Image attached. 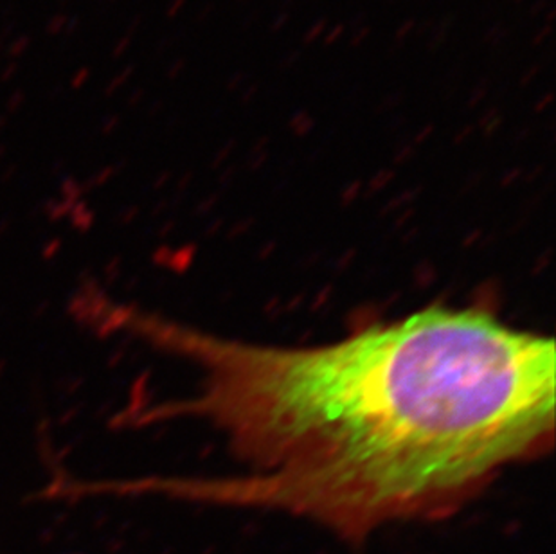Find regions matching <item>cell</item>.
I'll use <instances>...</instances> for the list:
<instances>
[{
	"instance_id": "cell-1",
	"label": "cell",
	"mask_w": 556,
	"mask_h": 554,
	"mask_svg": "<svg viewBox=\"0 0 556 554\" xmlns=\"http://www.w3.org/2000/svg\"><path fill=\"white\" fill-rule=\"evenodd\" d=\"M111 323L199 367V394L157 414L207 419L248 468L98 493L287 513L358 544L389 524L451 517L555 444V340L484 306L434 304L308 348L125 306Z\"/></svg>"
},
{
	"instance_id": "cell-2",
	"label": "cell",
	"mask_w": 556,
	"mask_h": 554,
	"mask_svg": "<svg viewBox=\"0 0 556 554\" xmlns=\"http://www.w3.org/2000/svg\"><path fill=\"white\" fill-rule=\"evenodd\" d=\"M456 13H448V15L443 16L441 21L435 22L434 29H432L431 35H429V40H427V53H440L441 49L445 48V43L448 42L452 29L456 27Z\"/></svg>"
},
{
	"instance_id": "cell-3",
	"label": "cell",
	"mask_w": 556,
	"mask_h": 554,
	"mask_svg": "<svg viewBox=\"0 0 556 554\" xmlns=\"http://www.w3.org/2000/svg\"><path fill=\"white\" fill-rule=\"evenodd\" d=\"M509 33H511V27L506 26L503 21H495L494 24H490L486 27V32L483 35V43L489 46L492 51H497L508 40Z\"/></svg>"
},
{
	"instance_id": "cell-4",
	"label": "cell",
	"mask_w": 556,
	"mask_h": 554,
	"mask_svg": "<svg viewBox=\"0 0 556 554\" xmlns=\"http://www.w3.org/2000/svg\"><path fill=\"white\" fill-rule=\"evenodd\" d=\"M490 90H492V79L486 78V76L479 78L476 85H473L468 100L463 105V112L476 111L478 106L483 105L484 100L489 98Z\"/></svg>"
},
{
	"instance_id": "cell-5",
	"label": "cell",
	"mask_w": 556,
	"mask_h": 554,
	"mask_svg": "<svg viewBox=\"0 0 556 554\" xmlns=\"http://www.w3.org/2000/svg\"><path fill=\"white\" fill-rule=\"evenodd\" d=\"M415 27L416 18H405V21L396 27L393 43H391V48H389V54H391V56H396V54L405 48V43L409 42V38L413 37V33H415Z\"/></svg>"
},
{
	"instance_id": "cell-6",
	"label": "cell",
	"mask_w": 556,
	"mask_h": 554,
	"mask_svg": "<svg viewBox=\"0 0 556 554\" xmlns=\"http://www.w3.org/2000/svg\"><path fill=\"white\" fill-rule=\"evenodd\" d=\"M289 128L295 137H306L315 128V117L308 111H298L289 119Z\"/></svg>"
},
{
	"instance_id": "cell-7",
	"label": "cell",
	"mask_w": 556,
	"mask_h": 554,
	"mask_svg": "<svg viewBox=\"0 0 556 554\" xmlns=\"http://www.w3.org/2000/svg\"><path fill=\"white\" fill-rule=\"evenodd\" d=\"M405 101V90L396 89L393 92H389V95L383 96L382 100L378 101L375 109H372V114L375 115H383L388 114V112L396 111L399 106H402V103Z\"/></svg>"
},
{
	"instance_id": "cell-8",
	"label": "cell",
	"mask_w": 556,
	"mask_h": 554,
	"mask_svg": "<svg viewBox=\"0 0 556 554\" xmlns=\"http://www.w3.org/2000/svg\"><path fill=\"white\" fill-rule=\"evenodd\" d=\"M328 16H320L317 21L312 24V26L306 29L305 35L301 38V43H303V48H309L312 43L317 42L323 35H325L326 29H328Z\"/></svg>"
},
{
	"instance_id": "cell-9",
	"label": "cell",
	"mask_w": 556,
	"mask_h": 554,
	"mask_svg": "<svg viewBox=\"0 0 556 554\" xmlns=\"http://www.w3.org/2000/svg\"><path fill=\"white\" fill-rule=\"evenodd\" d=\"M344 33H346V24H336V26H331L330 29H326L325 35H323V46L325 48H333L342 37H344Z\"/></svg>"
},
{
	"instance_id": "cell-10",
	"label": "cell",
	"mask_w": 556,
	"mask_h": 554,
	"mask_svg": "<svg viewBox=\"0 0 556 554\" xmlns=\"http://www.w3.org/2000/svg\"><path fill=\"white\" fill-rule=\"evenodd\" d=\"M542 62L533 63L530 67L526 68L525 73L520 74L519 78V87L520 89H526V87H530L536 78H539V74L542 73Z\"/></svg>"
},
{
	"instance_id": "cell-11",
	"label": "cell",
	"mask_w": 556,
	"mask_h": 554,
	"mask_svg": "<svg viewBox=\"0 0 556 554\" xmlns=\"http://www.w3.org/2000/svg\"><path fill=\"white\" fill-rule=\"evenodd\" d=\"M303 58V51L301 49H292L289 53H285L283 56L279 58L278 68L279 71H290L294 68Z\"/></svg>"
},
{
	"instance_id": "cell-12",
	"label": "cell",
	"mask_w": 556,
	"mask_h": 554,
	"mask_svg": "<svg viewBox=\"0 0 556 554\" xmlns=\"http://www.w3.org/2000/svg\"><path fill=\"white\" fill-rule=\"evenodd\" d=\"M371 26H361L358 29H355V32L352 33V37H350V48H363L364 43L368 42V38L371 37Z\"/></svg>"
},
{
	"instance_id": "cell-13",
	"label": "cell",
	"mask_w": 556,
	"mask_h": 554,
	"mask_svg": "<svg viewBox=\"0 0 556 554\" xmlns=\"http://www.w3.org/2000/svg\"><path fill=\"white\" fill-rule=\"evenodd\" d=\"M249 74L245 71H238V73H232L229 76V79L226 81V92L232 95V92H238V90L243 89V85L248 81Z\"/></svg>"
},
{
	"instance_id": "cell-14",
	"label": "cell",
	"mask_w": 556,
	"mask_h": 554,
	"mask_svg": "<svg viewBox=\"0 0 556 554\" xmlns=\"http://www.w3.org/2000/svg\"><path fill=\"white\" fill-rule=\"evenodd\" d=\"M553 32H555V27H553L552 24H544V26L531 37V48H542V46L552 38Z\"/></svg>"
},
{
	"instance_id": "cell-15",
	"label": "cell",
	"mask_w": 556,
	"mask_h": 554,
	"mask_svg": "<svg viewBox=\"0 0 556 554\" xmlns=\"http://www.w3.org/2000/svg\"><path fill=\"white\" fill-rule=\"evenodd\" d=\"M290 11H279L278 15L274 16V21L268 26V32L273 35L283 32L285 27L289 26Z\"/></svg>"
},
{
	"instance_id": "cell-16",
	"label": "cell",
	"mask_w": 556,
	"mask_h": 554,
	"mask_svg": "<svg viewBox=\"0 0 556 554\" xmlns=\"http://www.w3.org/2000/svg\"><path fill=\"white\" fill-rule=\"evenodd\" d=\"M553 0H533V4L528 8V18L530 21H535L539 16L544 15L546 13L547 8L552 4Z\"/></svg>"
},
{
	"instance_id": "cell-17",
	"label": "cell",
	"mask_w": 556,
	"mask_h": 554,
	"mask_svg": "<svg viewBox=\"0 0 556 554\" xmlns=\"http://www.w3.org/2000/svg\"><path fill=\"white\" fill-rule=\"evenodd\" d=\"M257 92H260V84H251L240 92V100L238 103L242 106L251 105L252 101L256 100Z\"/></svg>"
},
{
	"instance_id": "cell-18",
	"label": "cell",
	"mask_w": 556,
	"mask_h": 554,
	"mask_svg": "<svg viewBox=\"0 0 556 554\" xmlns=\"http://www.w3.org/2000/svg\"><path fill=\"white\" fill-rule=\"evenodd\" d=\"M553 101H555V92L553 90H547L546 95L539 98L535 101V105H533V112L535 114H542V112H546L549 106L553 105Z\"/></svg>"
},
{
	"instance_id": "cell-19",
	"label": "cell",
	"mask_w": 556,
	"mask_h": 554,
	"mask_svg": "<svg viewBox=\"0 0 556 554\" xmlns=\"http://www.w3.org/2000/svg\"><path fill=\"white\" fill-rule=\"evenodd\" d=\"M435 21L434 18H426V21L416 22L415 35L416 38H426L427 35H431L432 29H434Z\"/></svg>"
},
{
	"instance_id": "cell-20",
	"label": "cell",
	"mask_w": 556,
	"mask_h": 554,
	"mask_svg": "<svg viewBox=\"0 0 556 554\" xmlns=\"http://www.w3.org/2000/svg\"><path fill=\"white\" fill-rule=\"evenodd\" d=\"M504 123V115L498 114L497 117H494V119L490 121L489 125L483 126L481 128V131H483L484 137H494L495 134H498V130L503 128Z\"/></svg>"
},
{
	"instance_id": "cell-21",
	"label": "cell",
	"mask_w": 556,
	"mask_h": 554,
	"mask_svg": "<svg viewBox=\"0 0 556 554\" xmlns=\"http://www.w3.org/2000/svg\"><path fill=\"white\" fill-rule=\"evenodd\" d=\"M498 114H501L498 106L490 105L489 109L483 112V114L479 115L478 123H476L473 126H478L479 130H481L483 126L489 125L490 121L494 119V117H497Z\"/></svg>"
},
{
	"instance_id": "cell-22",
	"label": "cell",
	"mask_w": 556,
	"mask_h": 554,
	"mask_svg": "<svg viewBox=\"0 0 556 554\" xmlns=\"http://www.w3.org/2000/svg\"><path fill=\"white\" fill-rule=\"evenodd\" d=\"M260 18H262V10H252L251 13L243 16V21L240 22V29H242L243 33L249 32L252 26H256Z\"/></svg>"
},
{
	"instance_id": "cell-23",
	"label": "cell",
	"mask_w": 556,
	"mask_h": 554,
	"mask_svg": "<svg viewBox=\"0 0 556 554\" xmlns=\"http://www.w3.org/2000/svg\"><path fill=\"white\" fill-rule=\"evenodd\" d=\"M459 89H462V84L446 85V87H443V92H441V101L443 103H451L456 98Z\"/></svg>"
},
{
	"instance_id": "cell-24",
	"label": "cell",
	"mask_w": 556,
	"mask_h": 554,
	"mask_svg": "<svg viewBox=\"0 0 556 554\" xmlns=\"http://www.w3.org/2000/svg\"><path fill=\"white\" fill-rule=\"evenodd\" d=\"M361 90H363V84H355L352 90H350V95L346 96V100H344V106L352 111L353 106L357 105L358 98H361Z\"/></svg>"
},
{
	"instance_id": "cell-25",
	"label": "cell",
	"mask_w": 556,
	"mask_h": 554,
	"mask_svg": "<svg viewBox=\"0 0 556 554\" xmlns=\"http://www.w3.org/2000/svg\"><path fill=\"white\" fill-rule=\"evenodd\" d=\"M434 123H427V125L424 126V128H420V130H418V134H416V136L413 137V139H415V142H418V144H420V142L427 141V139H429V137H431L432 134H434Z\"/></svg>"
},
{
	"instance_id": "cell-26",
	"label": "cell",
	"mask_w": 556,
	"mask_h": 554,
	"mask_svg": "<svg viewBox=\"0 0 556 554\" xmlns=\"http://www.w3.org/2000/svg\"><path fill=\"white\" fill-rule=\"evenodd\" d=\"M473 130H476V126L473 125L463 126L462 130L457 131V136L454 137V142L462 144V142L467 141L468 137H472Z\"/></svg>"
},
{
	"instance_id": "cell-27",
	"label": "cell",
	"mask_w": 556,
	"mask_h": 554,
	"mask_svg": "<svg viewBox=\"0 0 556 554\" xmlns=\"http://www.w3.org/2000/svg\"><path fill=\"white\" fill-rule=\"evenodd\" d=\"M364 21H368V13L358 11L357 15H353L352 21L348 22L346 27H352V32H355L358 27L364 26Z\"/></svg>"
},
{
	"instance_id": "cell-28",
	"label": "cell",
	"mask_w": 556,
	"mask_h": 554,
	"mask_svg": "<svg viewBox=\"0 0 556 554\" xmlns=\"http://www.w3.org/2000/svg\"><path fill=\"white\" fill-rule=\"evenodd\" d=\"M409 121L410 117L407 114L394 115L393 119H391V123H389V128H400V126L407 125Z\"/></svg>"
},
{
	"instance_id": "cell-29",
	"label": "cell",
	"mask_w": 556,
	"mask_h": 554,
	"mask_svg": "<svg viewBox=\"0 0 556 554\" xmlns=\"http://www.w3.org/2000/svg\"><path fill=\"white\" fill-rule=\"evenodd\" d=\"M509 84H504L501 89H497V92L494 95V105H497V101L504 100L506 95H508Z\"/></svg>"
},
{
	"instance_id": "cell-30",
	"label": "cell",
	"mask_w": 556,
	"mask_h": 554,
	"mask_svg": "<svg viewBox=\"0 0 556 554\" xmlns=\"http://www.w3.org/2000/svg\"><path fill=\"white\" fill-rule=\"evenodd\" d=\"M555 18H556V10H555V5H549V8H547L546 10V15H544V21H546V24H555Z\"/></svg>"
},
{
	"instance_id": "cell-31",
	"label": "cell",
	"mask_w": 556,
	"mask_h": 554,
	"mask_svg": "<svg viewBox=\"0 0 556 554\" xmlns=\"http://www.w3.org/2000/svg\"><path fill=\"white\" fill-rule=\"evenodd\" d=\"M531 130L526 126V128H520L519 131H517V136H515V139L517 141H525V139H528L530 137Z\"/></svg>"
},
{
	"instance_id": "cell-32",
	"label": "cell",
	"mask_w": 556,
	"mask_h": 554,
	"mask_svg": "<svg viewBox=\"0 0 556 554\" xmlns=\"http://www.w3.org/2000/svg\"><path fill=\"white\" fill-rule=\"evenodd\" d=\"M213 11H215V4L205 5L204 11L200 13V21H205V18H207V16H210L211 13H213Z\"/></svg>"
},
{
	"instance_id": "cell-33",
	"label": "cell",
	"mask_w": 556,
	"mask_h": 554,
	"mask_svg": "<svg viewBox=\"0 0 556 554\" xmlns=\"http://www.w3.org/2000/svg\"><path fill=\"white\" fill-rule=\"evenodd\" d=\"M279 5H281V11H289L290 8H294V5H298V0H281V2H279Z\"/></svg>"
},
{
	"instance_id": "cell-34",
	"label": "cell",
	"mask_w": 556,
	"mask_h": 554,
	"mask_svg": "<svg viewBox=\"0 0 556 554\" xmlns=\"http://www.w3.org/2000/svg\"><path fill=\"white\" fill-rule=\"evenodd\" d=\"M410 155H413V148H402L399 159L400 161H405V159H409Z\"/></svg>"
},
{
	"instance_id": "cell-35",
	"label": "cell",
	"mask_w": 556,
	"mask_h": 554,
	"mask_svg": "<svg viewBox=\"0 0 556 554\" xmlns=\"http://www.w3.org/2000/svg\"><path fill=\"white\" fill-rule=\"evenodd\" d=\"M400 2H402V0H383V5H386V8H393V5L400 4Z\"/></svg>"
},
{
	"instance_id": "cell-36",
	"label": "cell",
	"mask_w": 556,
	"mask_h": 554,
	"mask_svg": "<svg viewBox=\"0 0 556 554\" xmlns=\"http://www.w3.org/2000/svg\"><path fill=\"white\" fill-rule=\"evenodd\" d=\"M515 4H522V2H526V0H514Z\"/></svg>"
},
{
	"instance_id": "cell-37",
	"label": "cell",
	"mask_w": 556,
	"mask_h": 554,
	"mask_svg": "<svg viewBox=\"0 0 556 554\" xmlns=\"http://www.w3.org/2000/svg\"><path fill=\"white\" fill-rule=\"evenodd\" d=\"M235 2H240V4H242V2H249V0H235Z\"/></svg>"
}]
</instances>
